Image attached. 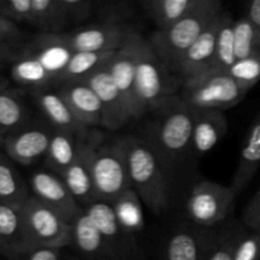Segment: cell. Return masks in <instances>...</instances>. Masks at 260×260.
Listing matches in <instances>:
<instances>
[{
	"label": "cell",
	"mask_w": 260,
	"mask_h": 260,
	"mask_svg": "<svg viewBox=\"0 0 260 260\" xmlns=\"http://www.w3.org/2000/svg\"><path fill=\"white\" fill-rule=\"evenodd\" d=\"M228 118L223 112L197 111L190 151L197 156H203L215 149L220 140L228 134Z\"/></svg>",
	"instance_id": "obj_23"
},
{
	"label": "cell",
	"mask_w": 260,
	"mask_h": 260,
	"mask_svg": "<svg viewBox=\"0 0 260 260\" xmlns=\"http://www.w3.org/2000/svg\"><path fill=\"white\" fill-rule=\"evenodd\" d=\"M8 260H61V258L58 249L32 248L20 251Z\"/></svg>",
	"instance_id": "obj_40"
},
{
	"label": "cell",
	"mask_w": 260,
	"mask_h": 260,
	"mask_svg": "<svg viewBox=\"0 0 260 260\" xmlns=\"http://www.w3.org/2000/svg\"><path fill=\"white\" fill-rule=\"evenodd\" d=\"M222 12V4L218 0H211L207 7L172 27L156 29L147 41L160 61L173 73L183 55Z\"/></svg>",
	"instance_id": "obj_4"
},
{
	"label": "cell",
	"mask_w": 260,
	"mask_h": 260,
	"mask_svg": "<svg viewBox=\"0 0 260 260\" xmlns=\"http://www.w3.org/2000/svg\"><path fill=\"white\" fill-rule=\"evenodd\" d=\"M234 25H235V19H234L230 13L225 10L221 15L217 40H216L215 57H213V62L210 70L226 71L228 73L238 61V58H236L235 29H234Z\"/></svg>",
	"instance_id": "obj_31"
},
{
	"label": "cell",
	"mask_w": 260,
	"mask_h": 260,
	"mask_svg": "<svg viewBox=\"0 0 260 260\" xmlns=\"http://www.w3.org/2000/svg\"><path fill=\"white\" fill-rule=\"evenodd\" d=\"M94 194L96 200L112 203L131 188L126 157L121 140L103 142L94 155L91 164Z\"/></svg>",
	"instance_id": "obj_7"
},
{
	"label": "cell",
	"mask_w": 260,
	"mask_h": 260,
	"mask_svg": "<svg viewBox=\"0 0 260 260\" xmlns=\"http://www.w3.org/2000/svg\"><path fill=\"white\" fill-rule=\"evenodd\" d=\"M68 23H83L94 14V0H58Z\"/></svg>",
	"instance_id": "obj_38"
},
{
	"label": "cell",
	"mask_w": 260,
	"mask_h": 260,
	"mask_svg": "<svg viewBox=\"0 0 260 260\" xmlns=\"http://www.w3.org/2000/svg\"><path fill=\"white\" fill-rule=\"evenodd\" d=\"M53 128L47 122L29 121L8 135L0 149L15 164L29 167L46 159Z\"/></svg>",
	"instance_id": "obj_10"
},
{
	"label": "cell",
	"mask_w": 260,
	"mask_h": 260,
	"mask_svg": "<svg viewBox=\"0 0 260 260\" xmlns=\"http://www.w3.org/2000/svg\"><path fill=\"white\" fill-rule=\"evenodd\" d=\"M220 234L196 225L178 229L168 239L164 260H206Z\"/></svg>",
	"instance_id": "obj_13"
},
{
	"label": "cell",
	"mask_w": 260,
	"mask_h": 260,
	"mask_svg": "<svg viewBox=\"0 0 260 260\" xmlns=\"http://www.w3.org/2000/svg\"><path fill=\"white\" fill-rule=\"evenodd\" d=\"M14 164L0 149V201L20 207L30 197V189Z\"/></svg>",
	"instance_id": "obj_27"
},
{
	"label": "cell",
	"mask_w": 260,
	"mask_h": 260,
	"mask_svg": "<svg viewBox=\"0 0 260 260\" xmlns=\"http://www.w3.org/2000/svg\"><path fill=\"white\" fill-rule=\"evenodd\" d=\"M27 37L18 24L0 18V69L9 68L17 58Z\"/></svg>",
	"instance_id": "obj_32"
},
{
	"label": "cell",
	"mask_w": 260,
	"mask_h": 260,
	"mask_svg": "<svg viewBox=\"0 0 260 260\" xmlns=\"http://www.w3.org/2000/svg\"><path fill=\"white\" fill-rule=\"evenodd\" d=\"M241 85L251 89L260 83V55L238 60L235 65L228 71Z\"/></svg>",
	"instance_id": "obj_36"
},
{
	"label": "cell",
	"mask_w": 260,
	"mask_h": 260,
	"mask_svg": "<svg viewBox=\"0 0 260 260\" xmlns=\"http://www.w3.org/2000/svg\"><path fill=\"white\" fill-rule=\"evenodd\" d=\"M244 230V226L238 223L221 230L217 241L206 260H233L234 249Z\"/></svg>",
	"instance_id": "obj_35"
},
{
	"label": "cell",
	"mask_w": 260,
	"mask_h": 260,
	"mask_svg": "<svg viewBox=\"0 0 260 260\" xmlns=\"http://www.w3.org/2000/svg\"><path fill=\"white\" fill-rule=\"evenodd\" d=\"M250 89L226 71L210 70L183 80L179 98L197 111H220L238 106Z\"/></svg>",
	"instance_id": "obj_5"
},
{
	"label": "cell",
	"mask_w": 260,
	"mask_h": 260,
	"mask_svg": "<svg viewBox=\"0 0 260 260\" xmlns=\"http://www.w3.org/2000/svg\"><path fill=\"white\" fill-rule=\"evenodd\" d=\"M142 35L137 29L131 33L126 42L113 53L108 62L109 73L121 91L127 109L132 119H137L136 102H135V70L139 45Z\"/></svg>",
	"instance_id": "obj_14"
},
{
	"label": "cell",
	"mask_w": 260,
	"mask_h": 260,
	"mask_svg": "<svg viewBox=\"0 0 260 260\" xmlns=\"http://www.w3.org/2000/svg\"><path fill=\"white\" fill-rule=\"evenodd\" d=\"M222 13L208 25L207 29L197 38V41L190 46L189 50L183 55L179 62L175 65L173 74L182 79V81L206 73L212 66L213 57H215L216 40H217V32Z\"/></svg>",
	"instance_id": "obj_18"
},
{
	"label": "cell",
	"mask_w": 260,
	"mask_h": 260,
	"mask_svg": "<svg viewBox=\"0 0 260 260\" xmlns=\"http://www.w3.org/2000/svg\"><path fill=\"white\" fill-rule=\"evenodd\" d=\"M147 113H151V118L141 137L150 145L164 168L179 162L192 147L197 109L175 95L155 106Z\"/></svg>",
	"instance_id": "obj_1"
},
{
	"label": "cell",
	"mask_w": 260,
	"mask_h": 260,
	"mask_svg": "<svg viewBox=\"0 0 260 260\" xmlns=\"http://www.w3.org/2000/svg\"><path fill=\"white\" fill-rule=\"evenodd\" d=\"M28 185L33 197L55 211L69 223H73L83 212V207L74 198L60 175L51 170L38 169L32 172Z\"/></svg>",
	"instance_id": "obj_12"
},
{
	"label": "cell",
	"mask_w": 260,
	"mask_h": 260,
	"mask_svg": "<svg viewBox=\"0 0 260 260\" xmlns=\"http://www.w3.org/2000/svg\"><path fill=\"white\" fill-rule=\"evenodd\" d=\"M104 142L103 134L90 128L79 137L78 154L73 164L60 175L68 189L81 207L95 201L91 178V164L98 147Z\"/></svg>",
	"instance_id": "obj_9"
},
{
	"label": "cell",
	"mask_w": 260,
	"mask_h": 260,
	"mask_svg": "<svg viewBox=\"0 0 260 260\" xmlns=\"http://www.w3.org/2000/svg\"><path fill=\"white\" fill-rule=\"evenodd\" d=\"M80 136L81 135H76L74 132L53 128L50 147L45 159L48 170L61 175L73 164L78 154Z\"/></svg>",
	"instance_id": "obj_26"
},
{
	"label": "cell",
	"mask_w": 260,
	"mask_h": 260,
	"mask_svg": "<svg viewBox=\"0 0 260 260\" xmlns=\"http://www.w3.org/2000/svg\"><path fill=\"white\" fill-rule=\"evenodd\" d=\"M0 256H4V251H3L2 245H0Z\"/></svg>",
	"instance_id": "obj_43"
},
{
	"label": "cell",
	"mask_w": 260,
	"mask_h": 260,
	"mask_svg": "<svg viewBox=\"0 0 260 260\" xmlns=\"http://www.w3.org/2000/svg\"><path fill=\"white\" fill-rule=\"evenodd\" d=\"M22 207V206H20ZM0 201V245L9 259L25 248L22 208Z\"/></svg>",
	"instance_id": "obj_25"
},
{
	"label": "cell",
	"mask_w": 260,
	"mask_h": 260,
	"mask_svg": "<svg viewBox=\"0 0 260 260\" xmlns=\"http://www.w3.org/2000/svg\"><path fill=\"white\" fill-rule=\"evenodd\" d=\"M29 98L37 106L41 113L46 118V122L55 129L74 132L76 135L85 134L88 129L78 122L66 103L63 96L56 86L28 90Z\"/></svg>",
	"instance_id": "obj_17"
},
{
	"label": "cell",
	"mask_w": 260,
	"mask_h": 260,
	"mask_svg": "<svg viewBox=\"0 0 260 260\" xmlns=\"http://www.w3.org/2000/svg\"><path fill=\"white\" fill-rule=\"evenodd\" d=\"M236 194L230 185L203 179L196 183L188 196L187 215L193 225L215 229L229 217L235 205Z\"/></svg>",
	"instance_id": "obj_8"
},
{
	"label": "cell",
	"mask_w": 260,
	"mask_h": 260,
	"mask_svg": "<svg viewBox=\"0 0 260 260\" xmlns=\"http://www.w3.org/2000/svg\"><path fill=\"white\" fill-rule=\"evenodd\" d=\"M260 168V108L246 132L230 187L236 196L248 188Z\"/></svg>",
	"instance_id": "obj_20"
},
{
	"label": "cell",
	"mask_w": 260,
	"mask_h": 260,
	"mask_svg": "<svg viewBox=\"0 0 260 260\" xmlns=\"http://www.w3.org/2000/svg\"><path fill=\"white\" fill-rule=\"evenodd\" d=\"M71 229V246H74L84 258L88 260H114L101 231L85 211L83 210V212L74 220Z\"/></svg>",
	"instance_id": "obj_24"
},
{
	"label": "cell",
	"mask_w": 260,
	"mask_h": 260,
	"mask_svg": "<svg viewBox=\"0 0 260 260\" xmlns=\"http://www.w3.org/2000/svg\"><path fill=\"white\" fill-rule=\"evenodd\" d=\"M116 51L109 52H74L57 79L55 86L63 83L84 81L102 66L107 65Z\"/></svg>",
	"instance_id": "obj_29"
},
{
	"label": "cell",
	"mask_w": 260,
	"mask_h": 260,
	"mask_svg": "<svg viewBox=\"0 0 260 260\" xmlns=\"http://www.w3.org/2000/svg\"><path fill=\"white\" fill-rule=\"evenodd\" d=\"M28 24L38 33L58 35L69 24L58 0H32Z\"/></svg>",
	"instance_id": "obj_30"
},
{
	"label": "cell",
	"mask_w": 260,
	"mask_h": 260,
	"mask_svg": "<svg viewBox=\"0 0 260 260\" xmlns=\"http://www.w3.org/2000/svg\"><path fill=\"white\" fill-rule=\"evenodd\" d=\"M8 85H9V81H8L5 78H3V76H0V90Z\"/></svg>",
	"instance_id": "obj_42"
},
{
	"label": "cell",
	"mask_w": 260,
	"mask_h": 260,
	"mask_svg": "<svg viewBox=\"0 0 260 260\" xmlns=\"http://www.w3.org/2000/svg\"><path fill=\"white\" fill-rule=\"evenodd\" d=\"M182 83V79L173 74L160 61L149 41L142 37L139 45L135 70L137 118L145 116L150 109L161 102L178 95Z\"/></svg>",
	"instance_id": "obj_3"
},
{
	"label": "cell",
	"mask_w": 260,
	"mask_h": 260,
	"mask_svg": "<svg viewBox=\"0 0 260 260\" xmlns=\"http://www.w3.org/2000/svg\"><path fill=\"white\" fill-rule=\"evenodd\" d=\"M211 0H144L140 3L145 14L156 24L157 29H165L203 9Z\"/></svg>",
	"instance_id": "obj_22"
},
{
	"label": "cell",
	"mask_w": 260,
	"mask_h": 260,
	"mask_svg": "<svg viewBox=\"0 0 260 260\" xmlns=\"http://www.w3.org/2000/svg\"><path fill=\"white\" fill-rule=\"evenodd\" d=\"M20 208L24 228V250L32 248H53L61 250L66 246H71V223L63 220L55 211L32 194Z\"/></svg>",
	"instance_id": "obj_6"
},
{
	"label": "cell",
	"mask_w": 260,
	"mask_h": 260,
	"mask_svg": "<svg viewBox=\"0 0 260 260\" xmlns=\"http://www.w3.org/2000/svg\"><path fill=\"white\" fill-rule=\"evenodd\" d=\"M119 225L127 235L135 238L144 230L145 216L142 201L132 188L124 190L121 196L111 203Z\"/></svg>",
	"instance_id": "obj_28"
},
{
	"label": "cell",
	"mask_w": 260,
	"mask_h": 260,
	"mask_svg": "<svg viewBox=\"0 0 260 260\" xmlns=\"http://www.w3.org/2000/svg\"><path fill=\"white\" fill-rule=\"evenodd\" d=\"M126 157L129 184L135 192L156 215L169 205V184L164 167L141 136L119 137Z\"/></svg>",
	"instance_id": "obj_2"
},
{
	"label": "cell",
	"mask_w": 260,
	"mask_h": 260,
	"mask_svg": "<svg viewBox=\"0 0 260 260\" xmlns=\"http://www.w3.org/2000/svg\"><path fill=\"white\" fill-rule=\"evenodd\" d=\"M83 210L101 231L113 259L127 260L131 258L135 250V238L124 233L111 203L95 200Z\"/></svg>",
	"instance_id": "obj_16"
},
{
	"label": "cell",
	"mask_w": 260,
	"mask_h": 260,
	"mask_svg": "<svg viewBox=\"0 0 260 260\" xmlns=\"http://www.w3.org/2000/svg\"><path fill=\"white\" fill-rule=\"evenodd\" d=\"M131 3L121 0H96L94 2V14L98 22L118 23L127 24L128 19L134 15Z\"/></svg>",
	"instance_id": "obj_34"
},
{
	"label": "cell",
	"mask_w": 260,
	"mask_h": 260,
	"mask_svg": "<svg viewBox=\"0 0 260 260\" xmlns=\"http://www.w3.org/2000/svg\"><path fill=\"white\" fill-rule=\"evenodd\" d=\"M244 17L248 18L253 23V25H255L260 30V0H253V2H249L246 4Z\"/></svg>",
	"instance_id": "obj_41"
},
{
	"label": "cell",
	"mask_w": 260,
	"mask_h": 260,
	"mask_svg": "<svg viewBox=\"0 0 260 260\" xmlns=\"http://www.w3.org/2000/svg\"><path fill=\"white\" fill-rule=\"evenodd\" d=\"M233 260H260V233L244 230L234 249Z\"/></svg>",
	"instance_id": "obj_37"
},
{
	"label": "cell",
	"mask_w": 260,
	"mask_h": 260,
	"mask_svg": "<svg viewBox=\"0 0 260 260\" xmlns=\"http://www.w3.org/2000/svg\"><path fill=\"white\" fill-rule=\"evenodd\" d=\"M235 48L236 58L250 57L260 55V30L245 17L235 19Z\"/></svg>",
	"instance_id": "obj_33"
},
{
	"label": "cell",
	"mask_w": 260,
	"mask_h": 260,
	"mask_svg": "<svg viewBox=\"0 0 260 260\" xmlns=\"http://www.w3.org/2000/svg\"><path fill=\"white\" fill-rule=\"evenodd\" d=\"M88 84L101 101L104 111V128L117 131L132 121V117L127 109L121 91L109 73L108 63L91 74L84 80Z\"/></svg>",
	"instance_id": "obj_15"
},
{
	"label": "cell",
	"mask_w": 260,
	"mask_h": 260,
	"mask_svg": "<svg viewBox=\"0 0 260 260\" xmlns=\"http://www.w3.org/2000/svg\"><path fill=\"white\" fill-rule=\"evenodd\" d=\"M134 30L128 23L95 22L61 36L73 52H109L118 50Z\"/></svg>",
	"instance_id": "obj_11"
},
{
	"label": "cell",
	"mask_w": 260,
	"mask_h": 260,
	"mask_svg": "<svg viewBox=\"0 0 260 260\" xmlns=\"http://www.w3.org/2000/svg\"><path fill=\"white\" fill-rule=\"evenodd\" d=\"M56 88L63 96L71 112L86 128L104 126V111L95 91L84 81L63 83Z\"/></svg>",
	"instance_id": "obj_19"
},
{
	"label": "cell",
	"mask_w": 260,
	"mask_h": 260,
	"mask_svg": "<svg viewBox=\"0 0 260 260\" xmlns=\"http://www.w3.org/2000/svg\"><path fill=\"white\" fill-rule=\"evenodd\" d=\"M243 225L249 230L260 233V187L244 210Z\"/></svg>",
	"instance_id": "obj_39"
},
{
	"label": "cell",
	"mask_w": 260,
	"mask_h": 260,
	"mask_svg": "<svg viewBox=\"0 0 260 260\" xmlns=\"http://www.w3.org/2000/svg\"><path fill=\"white\" fill-rule=\"evenodd\" d=\"M28 98V90L18 86L0 90V146L8 135L32 121Z\"/></svg>",
	"instance_id": "obj_21"
}]
</instances>
